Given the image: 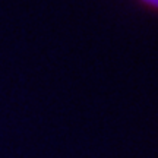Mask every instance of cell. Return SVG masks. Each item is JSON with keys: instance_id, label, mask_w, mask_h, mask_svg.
I'll return each instance as SVG.
<instances>
[{"instance_id": "cell-1", "label": "cell", "mask_w": 158, "mask_h": 158, "mask_svg": "<svg viewBox=\"0 0 158 158\" xmlns=\"http://www.w3.org/2000/svg\"><path fill=\"white\" fill-rule=\"evenodd\" d=\"M141 3H143L145 6H148V7H152L154 10L158 12V0H139Z\"/></svg>"}]
</instances>
